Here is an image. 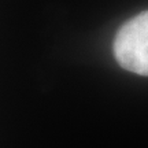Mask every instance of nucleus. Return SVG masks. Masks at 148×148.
Segmentation results:
<instances>
[{
    "label": "nucleus",
    "mask_w": 148,
    "mask_h": 148,
    "mask_svg": "<svg viewBox=\"0 0 148 148\" xmlns=\"http://www.w3.org/2000/svg\"><path fill=\"white\" fill-rule=\"evenodd\" d=\"M112 49L123 69L148 77V11L130 18L119 27Z\"/></svg>",
    "instance_id": "f257e3e1"
}]
</instances>
